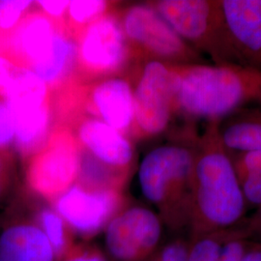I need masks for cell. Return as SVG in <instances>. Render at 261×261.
<instances>
[{"instance_id": "6da1fadb", "label": "cell", "mask_w": 261, "mask_h": 261, "mask_svg": "<svg viewBox=\"0 0 261 261\" xmlns=\"http://www.w3.org/2000/svg\"><path fill=\"white\" fill-rule=\"evenodd\" d=\"M221 122H207L203 133L194 138L192 239L228 229L241 220L247 206L233 160L221 138Z\"/></svg>"}, {"instance_id": "7a4b0ae2", "label": "cell", "mask_w": 261, "mask_h": 261, "mask_svg": "<svg viewBox=\"0 0 261 261\" xmlns=\"http://www.w3.org/2000/svg\"><path fill=\"white\" fill-rule=\"evenodd\" d=\"M175 113L223 121L247 105H261V70L238 64L171 65Z\"/></svg>"}, {"instance_id": "3957f363", "label": "cell", "mask_w": 261, "mask_h": 261, "mask_svg": "<svg viewBox=\"0 0 261 261\" xmlns=\"http://www.w3.org/2000/svg\"><path fill=\"white\" fill-rule=\"evenodd\" d=\"M194 160L193 137L192 144L168 143L151 150L139 167L142 195L173 231L190 225Z\"/></svg>"}, {"instance_id": "277c9868", "label": "cell", "mask_w": 261, "mask_h": 261, "mask_svg": "<svg viewBox=\"0 0 261 261\" xmlns=\"http://www.w3.org/2000/svg\"><path fill=\"white\" fill-rule=\"evenodd\" d=\"M179 37L213 64H238L221 0H159L149 2Z\"/></svg>"}, {"instance_id": "5b68a950", "label": "cell", "mask_w": 261, "mask_h": 261, "mask_svg": "<svg viewBox=\"0 0 261 261\" xmlns=\"http://www.w3.org/2000/svg\"><path fill=\"white\" fill-rule=\"evenodd\" d=\"M61 111L69 126L82 116H91L130 138L135 105L128 75H117L84 83L75 77L66 86Z\"/></svg>"}, {"instance_id": "8992f818", "label": "cell", "mask_w": 261, "mask_h": 261, "mask_svg": "<svg viewBox=\"0 0 261 261\" xmlns=\"http://www.w3.org/2000/svg\"><path fill=\"white\" fill-rule=\"evenodd\" d=\"M75 41V76L84 83L126 75L136 64L115 10L84 28Z\"/></svg>"}, {"instance_id": "52a82bcc", "label": "cell", "mask_w": 261, "mask_h": 261, "mask_svg": "<svg viewBox=\"0 0 261 261\" xmlns=\"http://www.w3.org/2000/svg\"><path fill=\"white\" fill-rule=\"evenodd\" d=\"M136 63L157 60L170 65L204 63L148 3L133 4L117 12Z\"/></svg>"}, {"instance_id": "ba28073f", "label": "cell", "mask_w": 261, "mask_h": 261, "mask_svg": "<svg viewBox=\"0 0 261 261\" xmlns=\"http://www.w3.org/2000/svg\"><path fill=\"white\" fill-rule=\"evenodd\" d=\"M23 163L28 194L53 204L77 181L80 146L72 130L56 126L43 147Z\"/></svg>"}, {"instance_id": "9c48e42d", "label": "cell", "mask_w": 261, "mask_h": 261, "mask_svg": "<svg viewBox=\"0 0 261 261\" xmlns=\"http://www.w3.org/2000/svg\"><path fill=\"white\" fill-rule=\"evenodd\" d=\"M133 85L135 120L130 138L144 140L168 129L174 107V80L171 65L146 60L128 72Z\"/></svg>"}, {"instance_id": "30bf717a", "label": "cell", "mask_w": 261, "mask_h": 261, "mask_svg": "<svg viewBox=\"0 0 261 261\" xmlns=\"http://www.w3.org/2000/svg\"><path fill=\"white\" fill-rule=\"evenodd\" d=\"M164 223L146 206L126 203L103 230L109 261H145L162 246Z\"/></svg>"}, {"instance_id": "8fae6325", "label": "cell", "mask_w": 261, "mask_h": 261, "mask_svg": "<svg viewBox=\"0 0 261 261\" xmlns=\"http://www.w3.org/2000/svg\"><path fill=\"white\" fill-rule=\"evenodd\" d=\"M125 203L123 192L75 184L51 205L74 234L89 239L103 231L112 217Z\"/></svg>"}, {"instance_id": "7c38bea8", "label": "cell", "mask_w": 261, "mask_h": 261, "mask_svg": "<svg viewBox=\"0 0 261 261\" xmlns=\"http://www.w3.org/2000/svg\"><path fill=\"white\" fill-rule=\"evenodd\" d=\"M75 136L80 150L103 167L129 179L135 167V147L130 139L105 122L82 116L68 127Z\"/></svg>"}, {"instance_id": "4fadbf2b", "label": "cell", "mask_w": 261, "mask_h": 261, "mask_svg": "<svg viewBox=\"0 0 261 261\" xmlns=\"http://www.w3.org/2000/svg\"><path fill=\"white\" fill-rule=\"evenodd\" d=\"M61 24L49 19L41 10H29L8 34L5 55L19 67L36 71L53 55Z\"/></svg>"}, {"instance_id": "5bb4252c", "label": "cell", "mask_w": 261, "mask_h": 261, "mask_svg": "<svg viewBox=\"0 0 261 261\" xmlns=\"http://www.w3.org/2000/svg\"><path fill=\"white\" fill-rule=\"evenodd\" d=\"M15 206L0 219V261H57L29 207Z\"/></svg>"}, {"instance_id": "9a60e30c", "label": "cell", "mask_w": 261, "mask_h": 261, "mask_svg": "<svg viewBox=\"0 0 261 261\" xmlns=\"http://www.w3.org/2000/svg\"><path fill=\"white\" fill-rule=\"evenodd\" d=\"M239 65L261 70V0H221Z\"/></svg>"}, {"instance_id": "2e32d148", "label": "cell", "mask_w": 261, "mask_h": 261, "mask_svg": "<svg viewBox=\"0 0 261 261\" xmlns=\"http://www.w3.org/2000/svg\"><path fill=\"white\" fill-rule=\"evenodd\" d=\"M6 103L14 122V147L24 162L43 147L55 128L51 96L45 102L15 101Z\"/></svg>"}, {"instance_id": "e0dca14e", "label": "cell", "mask_w": 261, "mask_h": 261, "mask_svg": "<svg viewBox=\"0 0 261 261\" xmlns=\"http://www.w3.org/2000/svg\"><path fill=\"white\" fill-rule=\"evenodd\" d=\"M221 138L229 153L261 151V109L241 110L221 122Z\"/></svg>"}, {"instance_id": "ac0fdd59", "label": "cell", "mask_w": 261, "mask_h": 261, "mask_svg": "<svg viewBox=\"0 0 261 261\" xmlns=\"http://www.w3.org/2000/svg\"><path fill=\"white\" fill-rule=\"evenodd\" d=\"M30 213L50 243L57 261H60L74 246V232L53 205L40 202L28 203Z\"/></svg>"}, {"instance_id": "d6986e66", "label": "cell", "mask_w": 261, "mask_h": 261, "mask_svg": "<svg viewBox=\"0 0 261 261\" xmlns=\"http://www.w3.org/2000/svg\"><path fill=\"white\" fill-rule=\"evenodd\" d=\"M233 164L247 205L261 207V151L234 153Z\"/></svg>"}, {"instance_id": "ffe728a7", "label": "cell", "mask_w": 261, "mask_h": 261, "mask_svg": "<svg viewBox=\"0 0 261 261\" xmlns=\"http://www.w3.org/2000/svg\"><path fill=\"white\" fill-rule=\"evenodd\" d=\"M114 3L103 0H74L69 6L63 21L67 32L74 38L95 20L113 11Z\"/></svg>"}, {"instance_id": "44dd1931", "label": "cell", "mask_w": 261, "mask_h": 261, "mask_svg": "<svg viewBox=\"0 0 261 261\" xmlns=\"http://www.w3.org/2000/svg\"><path fill=\"white\" fill-rule=\"evenodd\" d=\"M233 232L228 229L196 237L189 243L188 261H218L225 241Z\"/></svg>"}, {"instance_id": "7402d4cb", "label": "cell", "mask_w": 261, "mask_h": 261, "mask_svg": "<svg viewBox=\"0 0 261 261\" xmlns=\"http://www.w3.org/2000/svg\"><path fill=\"white\" fill-rule=\"evenodd\" d=\"M33 3L28 0H0V31L9 34Z\"/></svg>"}, {"instance_id": "603a6c76", "label": "cell", "mask_w": 261, "mask_h": 261, "mask_svg": "<svg viewBox=\"0 0 261 261\" xmlns=\"http://www.w3.org/2000/svg\"><path fill=\"white\" fill-rule=\"evenodd\" d=\"M17 183V169L14 154L0 150V203L9 197Z\"/></svg>"}, {"instance_id": "cb8c5ba5", "label": "cell", "mask_w": 261, "mask_h": 261, "mask_svg": "<svg viewBox=\"0 0 261 261\" xmlns=\"http://www.w3.org/2000/svg\"><path fill=\"white\" fill-rule=\"evenodd\" d=\"M189 243L177 238L162 245L158 251L145 261H188Z\"/></svg>"}, {"instance_id": "d4e9b609", "label": "cell", "mask_w": 261, "mask_h": 261, "mask_svg": "<svg viewBox=\"0 0 261 261\" xmlns=\"http://www.w3.org/2000/svg\"><path fill=\"white\" fill-rule=\"evenodd\" d=\"M60 261H109V258L103 250L95 245L75 243Z\"/></svg>"}, {"instance_id": "484cf974", "label": "cell", "mask_w": 261, "mask_h": 261, "mask_svg": "<svg viewBox=\"0 0 261 261\" xmlns=\"http://www.w3.org/2000/svg\"><path fill=\"white\" fill-rule=\"evenodd\" d=\"M15 141L12 113L6 102L0 98V150L11 151Z\"/></svg>"}, {"instance_id": "4316f807", "label": "cell", "mask_w": 261, "mask_h": 261, "mask_svg": "<svg viewBox=\"0 0 261 261\" xmlns=\"http://www.w3.org/2000/svg\"><path fill=\"white\" fill-rule=\"evenodd\" d=\"M249 250L245 237L233 232L224 243L218 261H241Z\"/></svg>"}, {"instance_id": "83f0119b", "label": "cell", "mask_w": 261, "mask_h": 261, "mask_svg": "<svg viewBox=\"0 0 261 261\" xmlns=\"http://www.w3.org/2000/svg\"><path fill=\"white\" fill-rule=\"evenodd\" d=\"M20 69L8 56L0 55V98L4 100L14 79Z\"/></svg>"}, {"instance_id": "f1b7e54d", "label": "cell", "mask_w": 261, "mask_h": 261, "mask_svg": "<svg viewBox=\"0 0 261 261\" xmlns=\"http://www.w3.org/2000/svg\"><path fill=\"white\" fill-rule=\"evenodd\" d=\"M38 7L49 19L58 23H63L66 12L69 6V1L65 0H41L36 2Z\"/></svg>"}, {"instance_id": "f546056e", "label": "cell", "mask_w": 261, "mask_h": 261, "mask_svg": "<svg viewBox=\"0 0 261 261\" xmlns=\"http://www.w3.org/2000/svg\"><path fill=\"white\" fill-rule=\"evenodd\" d=\"M241 261H261V248L250 249Z\"/></svg>"}, {"instance_id": "4dcf8cb0", "label": "cell", "mask_w": 261, "mask_h": 261, "mask_svg": "<svg viewBox=\"0 0 261 261\" xmlns=\"http://www.w3.org/2000/svg\"><path fill=\"white\" fill-rule=\"evenodd\" d=\"M253 224L261 227V207L258 208V212H257V214L254 217V219L252 221V224Z\"/></svg>"}]
</instances>
